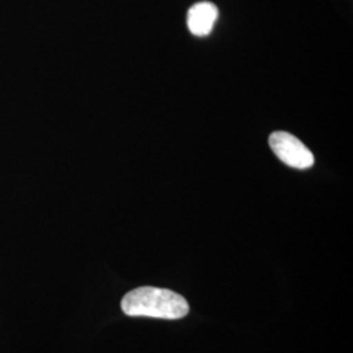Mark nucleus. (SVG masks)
<instances>
[{
    "label": "nucleus",
    "instance_id": "7ed1b4c3",
    "mask_svg": "<svg viewBox=\"0 0 353 353\" xmlns=\"http://www.w3.org/2000/svg\"><path fill=\"white\" fill-rule=\"evenodd\" d=\"M219 11L216 6L210 1H201L194 4L188 13L189 30L196 37L208 36L217 20Z\"/></svg>",
    "mask_w": 353,
    "mask_h": 353
},
{
    "label": "nucleus",
    "instance_id": "f03ea898",
    "mask_svg": "<svg viewBox=\"0 0 353 353\" xmlns=\"http://www.w3.org/2000/svg\"><path fill=\"white\" fill-rule=\"evenodd\" d=\"M268 143L272 152L278 156L279 160L290 168L306 170L316 163L312 151L301 140L290 132L275 131L274 134H271Z\"/></svg>",
    "mask_w": 353,
    "mask_h": 353
},
{
    "label": "nucleus",
    "instance_id": "f257e3e1",
    "mask_svg": "<svg viewBox=\"0 0 353 353\" xmlns=\"http://www.w3.org/2000/svg\"><path fill=\"white\" fill-rule=\"evenodd\" d=\"M122 310L130 316L179 319L189 313V303L173 290L140 287L128 292L122 300Z\"/></svg>",
    "mask_w": 353,
    "mask_h": 353
}]
</instances>
